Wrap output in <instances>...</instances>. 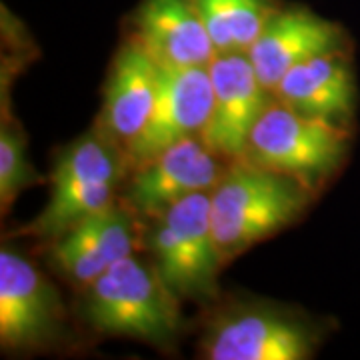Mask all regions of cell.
I'll use <instances>...</instances> for the list:
<instances>
[{
	"instance_id": "cell-1",
	"label": "cell",
	"mask_w": 360,
	"mask_h": 360,
	"mask_svg": "<svg viewBox=\"0 0 360 360\" xmlns=\"http://www.w3.org/2000/svg\"><path fill=\"white\" fill-rule=\"evenodd\" d=\"M180 304L155 264L130 255L80 288L77 312L96 335L127 336L167 350L184 326Z\"/></svg>"
},
{
	"instance_id": "cell-2",
	"label": "cell",
	"mask_w": 360,
	"mask_h": 360,
	"mask_svg": "<svg viewBox=\"0 0 360 360\" xmlns=\"http://www.w3.org/2000/svg\"><path fill=\"white\" fill-rule=\"evenodd\" d=\"M314 186L302 179L232 160L210 191V220L224 262L290 226L312 202Z\"/></svg>"
},
{
	"instance_id": "cell-3",
	"label": "cell",
	"mask_w": 360,
	"mask_h": 360,
	"mask_svg": "<svg viewBox=\"0 0 360 360\" xmlns=\"http://www.w3.org/2000/svg\"><path fill=\"white\" fill-rule=\"evenodd\" d=\"M141 246L180 300L214 302L222 260L212 220L210 193H194L144 219Z\"/></svg>"
},
{
	"instance_id": "cell-4",
	"label": "cell",
	"mask_w": 360,
	"mask_h": 360,
	"mask_svg": "<svg viewBox=\"0 0 360 360\" xmlns=\"http://www.w3.org/2000/svg\"><path fill=\"white\" fill-rule=\"evenodd\" d=\"M124 176H129L124 153L92 129L54 160L49 205L18 234L49 245L80 220L116 205Z\"/></svg>"
},
{
	"instance_id": "cell-5",
	"label": "cell",
	"mask_w": 360,
	"mask_h": 360,
	"mask_svg": "<svg viewBox=\"0 0 360 360\" xmlns=\"http://www.w3.org/2000/svg\"><path fill=\"white\" fill-rule=\"evenodd\" d=\"M324 333L298 310L270 302H222L214 307L200 338L208 360H307Z\"/></svg>"
},
{
	"instance_id": "cell-6",
	"label": "cell",
	"mask_w": 360,
	"mask_h": 360,
	"mask_svg": "<svg viewBox=\"0 0 360 360\" xmlns=\"http://www.w3.org/2000/svg\"><path fill=\"white\" fill-rule=\"evenodd\" d=\"M348 144V124L296 112L274 98L252 129L245 158L312 184L342 165Z\"/></svg>"
},
{
	"instance_id": "cell-7",
	"label": "cell",
	"mask_w": 360,
	"mask_h": 360,
	"mask_svg": "<svg viewBox=\"0 0 360 360\" xmlns=\"http://www.w3.org/2000/svg\"><path fill=\"white\" fill-rule=\"evenodd\" d=\"M65 309L51 278L13 248L0 250V345L32 352L63 336Z\"/></svg>"
},
{
	"instance_id": "cell-8",
	"label": "cell",
	"mask_w": 360,
	"mask_h": 360,
	"mask_svg": "<svg viewBox=\"0 0 360 360\" xmlns=\"http://www.w3.org/2000/svg\"><path fill=\"white\" fill-rule=\"evenodd\" d=\"M226 167L200 136H188L130 168L122 202L136 217H150L194 193H210Z\"/></svg>"
},
{
	"instance_id": "cell-9",
	"label": "cell",
	"mask_w": 360,
	"mask_h": 360,
	"mask_svg": "<svg viewBox=\"0 0 360 360\" xmlns=\"http://www.w3.org/2000/svg\"><path fill=\"white\" fill-rule=\"evenodd\" d=\"M208 72L212 82V110L200 139L222 158L231 162L240 160L246 155L252 129L272 104L274 94L258 80L245 52L217 54Z\"/></svg>"
},
{
	"instance_id": "cell-10",
	"label": "cell",
	"mask_w": 360,
	"mask_h": 360,
	"mask_svg": "<svg viewBox=\"0 0 360 360\" xmlns=\"http://www.w3.org/2000/svg\"><path fill=\"white\" fill-rule=\"evenodd\" d=\"M212 110L208 66L162 68L155 108L146 127L124 150L130 168L188 136H200Z\"/></svg>"
},
{
	"instance_id": "cell-11",
	"label": "cell",
	"mask_w": 360,
	"mask_h": 360,
	"mask_svg": "<svg viewBox=\"0 0 360 360\" xmlns=\"http://www.w3.org/2000/svg\"><path fill=\"white\" fill-rule=\"evenodd\" d=\"M139 245L141 226L136 224V214L118 200L49 243V258L58 274L82 288L118 260L134 255Z\"/></svg>"
},
{
	"instance_id": "cell-12",
	"label": "cell",
	"mask_w": 360,
	"mask_h": 360,
	"mask_svg": "<svg viewBox=\"0 0 360 360\" xmlns=\"http://www.w3.org/2000/svg\"><path fill=\"white\" fill-rule=\"evenodd\" d=\"M347 49V32L300 4H281L257 42L246 52L258 80L274 94L276 84L295 66L324 52Z\"/></svg>"
},
{
	"instance_id": "cell-13",
	"label": "cell",
	"mask_w": 360,
	"mask_h": 360,
	"mask_svg": "<svg viewBox=\"0 0 360 360\" xmlns=\"http://www.w3.org/2000/svg\"><path fill=\"white\" fill-rule=\"evenodd\" d=\"M158 84L160 66L127 37L108 70L103 110L94 129L124 153L153 115Z\"/></svg>"
},
{
	"instance_id": "cell-14",
	"label": "cell",
	"mask_w": 360,
	"mask_h": 360,
	"mask_svg": "<svg viewBox=\"0 0 360 360\" xmlns=\"http://www.w3.org/2000/svg\"><path fill=\"white\" fill-rule=\"evenodd\" d=\"M129 37L162 68L210 66L217 49L191 0H141L129 16Z\"/></svg>"
},
{
	"instance_id": "cell-15",
	"label": "cell",
	"mask_w": 360,
	"mask_h": 360,
	"mask_svg": "<svg viewBox=\"0 0 360 360\" xmlns=\"http://www.w3.org/2000/svg\"><path fill=\"white\" fill-rule=\"evenodd\" d=\"M274 98L296 112L347 124L356 108V82L348 49L324 52L290 68Z\"/></svg>"
},
{
	"instance_id": "cell-16",
	"label": "cell",
	"mask_w": 360,
	"mask_h": 360,
	"mask_svg": "<svg viewBox=\"0 0 360 360\" xmlns=\"http://www.w3.org/2000/svg\"><path fill=\"white\" fill-rule=\"evenodd\" d=\"M217 54L248 52L283 0H191Z\"/></svg>"
},
{
	"instance_id": "cell-17",
	"label": "cell",
	"mask_w": 360,
	"mask_h": 360,
	"mask_svg": "<svg viewBox=\"0 0 360 360\" xmlns=\"http://www.w3.org/2000/svg\"><path fill=\"white\" fill-rule=\"evenodd\" d=\"M40 176L26 156V139L22 129L4 108L0 124V206L2 212L13 206L14 198L25 188L39 184Z\"/></svg>"
}]
</instances>
